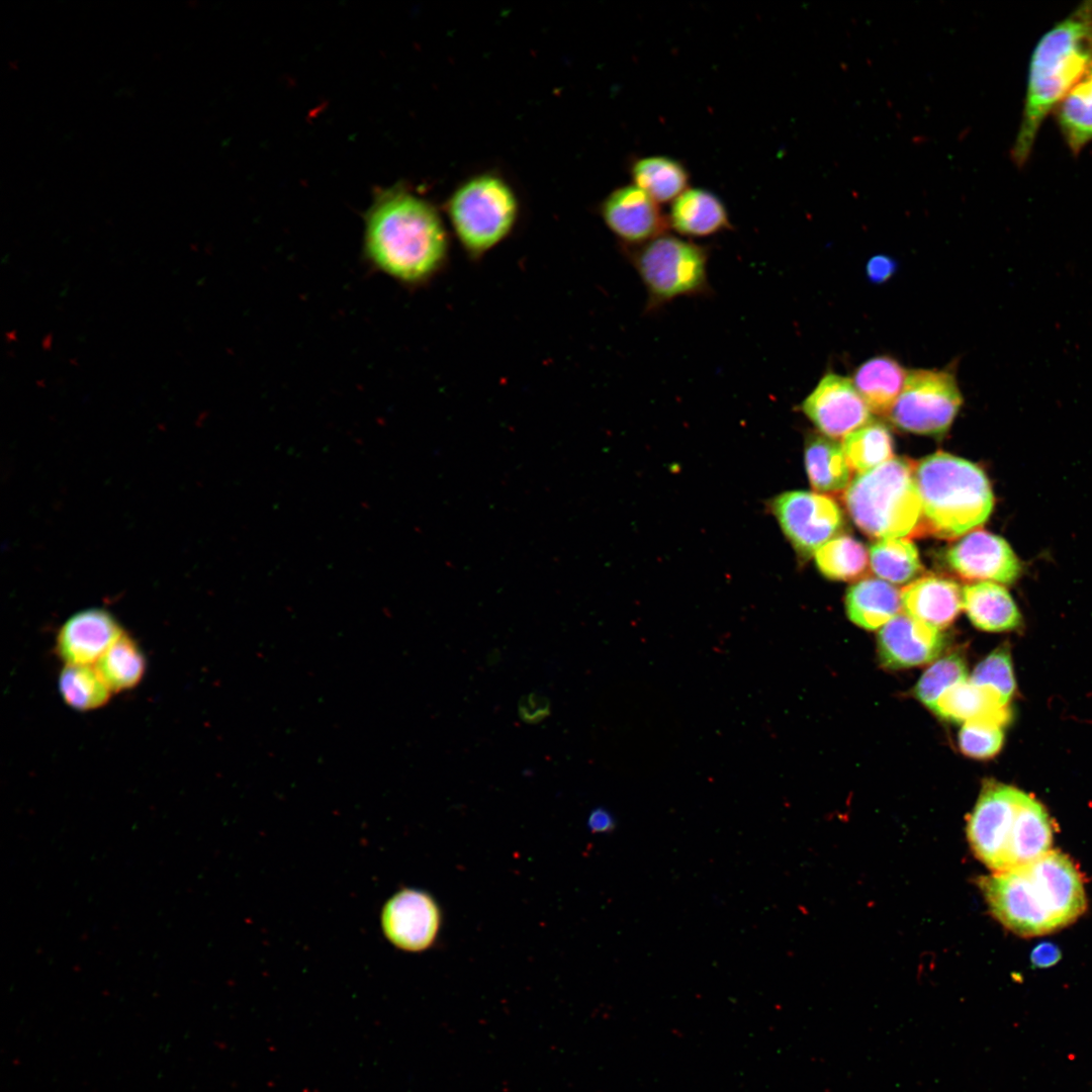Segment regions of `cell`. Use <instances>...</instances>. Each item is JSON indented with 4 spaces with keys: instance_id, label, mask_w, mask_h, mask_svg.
I'll use <instances>...</instances> for the list:
<instances>
[{
    "instance_id": "6da1fadb",
    "label": "cell",
    "mask_w": 1092,
    "mask_h": 1092,
    "mask_svg": "<svg viewBox=\"0 0 1092 1092\" xmlns=\"http://www.w3.org/2000/svg\"><path fill=\"white\" fill-rule=\"evenodd\" d=\"M448 240L427 201L402 191L381 194L369 209L364 255L372 267L406 284L428 280L443 265Z\"/></svg>"
},
{
    "instance_id": "7a4b0ae2",
    "label": "cell",
    "mask_w": 1092,
    "mask_h": 1092,
    "mask_svg": "<svg viewBox=\"0 0 1092 1092\" xmlns=\"http://www.w3.org/2000/svg\"><path fill=\"white\" fill-rule=\"evenodd\" d=\"M1092 67V0L1082 2L1037 41L1029 62L1024 107L1013 161L1030 156L1042 121Z\"/></svg>"
},
{
    "instance_id": "3957f363",
    "label": "cell",
    "mask_w": 1092,
    "mask_h": 1092,
    "mask_svg": "<svg viewBox=\"0 0 1092 1092\" xmlns=\"http://www.w3.org/2000/svg\"><path fill=\"white\" fill-rule=\"evenodd\" d=\"M914 477L921 499L915 536L957 539L992 513L991 484L975 463L938 451L914 463Z\"/></svg>"
},
{
    "instance_id": "277c9868",
    "label": "cell",
    "mask_w": 1092,
    "mask_h": 1092,
    "mask_svg": "<svg viewBox=\"0 0 1092 1092\" xmlns=\"http://www.w3.org/2000/svg\"><path fill=\"white\" fill-rule=\"evenodd\" d=\"M914 463L893 457L851 479L843 491V503L864 534L881 540L915 536L921 499Z\"/></svg>"
},
{
    "instance_id": "5b68a950",
    "label": "cell",
    "mask_w": 1092,
    "mask_h": 1092,
    "mask_svg": "<svg viewBox=\"0 0 1092 1092\" xmlns=\"http://www.w3.org/2000/svg\"><path fill=\"white\" fill-rule=\"evenodd\" d=\"M623 250L645 287V313H655L678 297L712 294L708 247L665 233Z\"/></svg>"
},
{
    "instance_id": "8992f818",
    "label": "cell",
    "mask_w": 1092,
    "mask_h": 1092,
    "mask_svg": "<svg viewBox=\"0 0 1092 1092\" xmlns=\"http://www.w3.org/2000/svg\"><path fill=\"white\" fill-rule=\"evenodd\" d=\"M518 206L511 188L500 179L475 177L451 197L448 213L460 243L469 254L479 256L511 232Z\"/></svg>"
},
{
    "instance_id": "52a82bcc",
    "label": "cell",
    "mask_w": 1092,
    "mask_h": 1092,
    "mask_svg": "<svg viewBox=\"0 0 1092 1092\" xmlns=\"http://www.w3.org/2000/svg\"><path fill=\"white\" fill-rule=\"evenodd\" d=\"M962 403V393L952 372L914 369L908 371L888 418L903 431L940 436L950 428Z\"/></svg>"
},
{
    "instance_id": "ba28073f",
    "label": "cell",
    "mask_w": 1092,
    "mask_h": 1092,
    "mask_svg": "<svg viewBox=\"0 0 1092 1092\" xmlns=\"http://www.w3.org/2000/svg\"><path fill=\"white\" fill-rule=\"evenodd\" d=\"M1023 793L988 781L968 819L967 836L972 850L995 873L1009 868L1012 830Z\"/></svg>"
},
{
    "instance_id": "9c48e42d",
    "label": "cell",
    "mask_w": 1092,
    "mask_h": 1092,
    "mask_svg": "<svg viewBox=\"0 0 1092 1092\" xmlns=\"http://www.w3.org/2000/svg\"><path fill=\"white\" fill-rule=\"evenodd\" d=\"M768 509L801 559L814 556L843 527L840 508L822 493L785 491L768 502Z\"/></svg>"
},
{
    "instance_id": "30bf717a",
    "label": "cell",
    "mask_w": 1092,
    "mask_h": 1092,
    "mask_svg": "<svg viewBox=\"0 0 1092 1092\" xmlns=\"http://www.w3.org/2000/svg\"><path fill=\"white\" fill-rule=\"evenodd\" d=\"M979 885L991 912L1011 931L1032 936L1058 929L1025 867L983 877Z\"/></svg>"
},
{
    "instance_id": "8fae6325",
    "label": "cell",
    "mask_w": 1092,
    "mask_h": 1092,
    "mask_svg": "<svg viewBox=\"0 0 1092 1092\" xmlns=\"http://www.w3.org/2000/svg\"><path fill=\"white\" fill-rule=\"evenodd\" d=\"M800 407L822 435L831 439H843L872 420V412L852 380L833 372L820 378Z\"/></svg>"
},
{
    "instance_id": "7c38bea8",
    "label": "cell",
    "mask_w": 1092,
    "mask_h": 1092,
    "mask_svg": "<svg viewBox=\"0 0 1092 1092\" xmlns=\"http://www.w3.org/2000/svg\"><path fill=\"white\" fill-rule=\"evenodd\" d=\"M945 559L950 569L966 580L1010 584L1021 572L1020 562L1009 544L1000 536L981 529L952 544Z\"/></svg>"
},
{
    "instance_id": "4fadbf2b",
    "label": "cell",
    "mask_w": 1092,
    "mask_h": 1092,
    "mask_svg": "<svg viewBox=\"0 0 1092 1092\" xmlns=\"http://www.w3.org/2000/svg\"><path fill=\"white\" fill-rule=\"evenodd\" d=\"M601 215L624 247L647 243L668 229L659 203L634 184L611 192L602 203Z\"/></svg>"
},
{
    "instance_id": "5bb4252c",
    "label": "cell",
    "mask_w": 1092,
    "mask_h": 1092,
    "mask_svg": "<svg viewBox=\"0 0 1092 1092\" xmlns=\"http://www.w3.org/2000/svg\"><path fill=\"white\" fill-rule=\"evenodd\" d=\"M440 910L423 891L405 889L385 904L381 924L387 938L397 947L419 951L435 940L440 926Z\"/></svg>"
},
{
    "instance_id": "9a60e30c",
    "label": "cell",
    "mask_w": 1092,
    "mask_h": 1092,
    "mask_svg": "<svg viewBox=\"0 0 1092 1092\" xmlns=\"http://www.w3.org/2000/svg\"><path fill=\"white\" fill-rule=\"evenodd\" d=\"M944 644L939 630L906 613L897 614L882 626L877 637L880 663L891 670L929 663L940 655Z\"/></svg>"
},
{
    "instance_id": "2e32d148",
    "label": "cell",
    "mask_w": 1092,
    "mask_h": 1092,
    "mask_svg": "<svg viewBox=\"0 0 1092 1092\" xmlns=\"http://www.w3.org/2000/svg\"><path fill=\"white\" fill-rule=\"evenodd\" d=\"M124 633L108 611L90 608L68 618L57 635L56 649L66 664H92Z\"/></svg>"
},
{
    "instance_id": "e0dca14e",
    "label": "cell",
    "mask_w": 1092,
    "mask_h": 1092,
    "mask_svg": "<svg viewBox=\"0 0 1092 1092\" xmlns=\"http://www.w3.org/2000/svg\"><path fill=\"white\" fill-rule=\"evenodd\" d=\"M901 603L912 618L936 630L945 629L963 608V588L949 578L926 575L901 590Z\"/></svg>"
},
{
    "instance_id": "ac0fdd59",
    "label": "cell",
    "mask_w": 1092,
    "mask_h": 1092,
    "mask_svg": "<svg viewBox=\"0 0 1092 1092\" xmlns=\"http://www.w3.org/2000/svg\"><path fill=\"white\" fill-rule=\"evenodd\" d=\"M668 228L688 238H706L733 229L726 205L710 190L689 187L670 204Z\"/></svg>"
},
{
    "instance_id": "d6986e66",
    "label": "cell",
    "mask_w": 1092,
    "mask_h": 1092,
    "mask_svg": "<svg viewBox=\"0 0 1092 1092\" xmlns=\"http://www.w3.org/2000/svg\"><path fill=\"white\" fill-rule=\"evenodd\" d=\"M1008 705L992 689L968 679L947 690L930 710L949 722L981 721L1003 727L1011 718Z\"/></svg>"
},
{
    "instance_id": "ffe728a7",
    "label": "cell",
    "mask_w": 1092,
    "mask_h": 1092,
    "mask_svg": "<svg viewBox=\"0 0 1092 1092\" xmlns=\"http://www.w3.org/2000/svg\"><path fill=\"white\" fill-rule=\"evenodd\" d=\"M963 609L975 627L988 632L1018 629L1020 612L1008 590L993 581H978L963 587Z\"/></svg>"
},
{
    "instance_id": "44dd1931",
    "label": "cell",
    "mask_w": 1092,
    "mask_h": 1092,
    "mask_svg": "<svg viewBox=\"0 0 1092 1092\" xmlns=\"http://www.w3.org/2000/svg\"><path fill=\"white\" fill-rule=\"evenodd\" d=\"M1053 825L1040 802L1023 793L1013 825L1008 870L1026 866L1051 850ZM1007 870V871H1008Z\"/></svg>"
},
{
    "instance_id": "7402d4cb",
    "label": "cell",
    "mask_w": 1092,
    "mask_h": 1092,
    "mask_svg": "<svg viewBox=\"0 0 1092 1092\" xmlns=\"http://www.w3.org/2000/svg\"><path fill=\"white\" fill-rule=\"evenodd\" d=\"M907 374L896 359L881 355L860 364L853 373L852 383L872 413L888 417Z\"/></svg>"
},
{
    "instance_id": "603a6c76",
    "label": "cell",
    "mask_w": 1092,
    "mask_h": 1092,
    "mask_svg": "<svg viewBox=\"0 0 1092 1092\" xmlns=\"http://www.w3.org/2000/svg\"><path fill=\"white\" fill-rule=\"evenodd\" d=\"M848 618L857 626L875 630L894 618L902 607L901 592L878 578H863L846 594Z\"/></svg>"
},
{
    "instance_id": "cb8c5ba5",
    "label": "cell",
    "mask_w": 1092,
    "mask_h": 1092,
    "mask_svg": "<svg viewBox=\"0 0 1092 1092\" xmlns=\"http://www.w3.org/2000/svg\"><path fill=\"white\" fill-rule=\"evenodd\" d=\"M804 456L810 484L817 492L838 493L847 488L852 470L837 441L811 434L806 439Z\"/></svg>"
},
{
    "instance_id": "d4e9b609",
    "label": "cell",
    "mask_w": 1092,
    "mask_h": 1092,
    "mask_svg": "<svg viewBox=\"0 0 1092 1092\" xmlns=\"http://www.w3.org/2000/svg\"><path fill=\"white\" fill-rule=\"evenodd\" d=\"M633 184L657 203L672 202L689 188L690 174L678 160L662 155L634 160L630 167Z\"/></svg>"
},
{
    "instance_id": "484cf974",
    "label": "cell",
    "mask_w": 1092,
    "mask_h": 1092,
    "mask_svg": "<svg viewBox=\"0 0 1092 1092\" xmlns=\"http://www.w3.org/2000/svg\"><path fill=\"white\" fill-rule=\"evenodd\" d=\"M1061 133L1074 155L1092 141V67L1054 109Z\"/></svg>"
},
{
    "instance_id": "4316f807",
    "label": "cell",
    "mask_w": 1092,
    "mask_h": 1092,
    "mask_svg": "<svg viewBox=\"0 0 1092 1092\" xmlns=\"http://www.w3.org/2000/svg\"><path fill=\"white\" fill-rule=\"evenodd\" d=\"M95 667L111 692H120L140 682L146 659L138 643L123 633L97 660Z\"/></svg>"
},
{
    "instance_id": "83f0119b",
    "label": "cell",
    "mask_w": 1092,
    "mask_h": 1092,
    "mask_svg": "<svg viewBox=\"0 0 1092 1092\" xmlns=\"http://www.w3.org/2000/svg\"><path fill=\"white\" fill-rule=\"evenodd\" d=\"M872 570L893 583L911 581L921 570L916 546L907 538L880 540L870 548Z\"/></svg>"
},
{
    "instance_id": "f1b7e54d",
    "label": "cell",
    "mask_w": 1092,
    "mask_h": 1092,
    "mask_svg": "<svg viewBox=\"0 0 1092 1092\" xmlns=\"http://www.w3.org/2000/svg\"><path fill=\"white\" fill-rule=\"evenodd\" d=\"M819 571L827 578L851 581L862 576L870 558L866 547L850 536H837L814 554Z\"/></svg>"
},
{
    "instance_id": "f546056e",
    "label": "cell",
    "mask_w": 1092,
    "mask_h": 1092,
    "mask_svg": "<svg viewBox=\"0 0 1092 1092\" xmlns=\"http://www.w3.org/2000/svg\"><path fill=\"white\" fill-rule=\"evenodd\" d=\"M847 463L857 474L893 458V440L888 428L871 422L842 439Z\"/></svg>"
},
{
    "instance_id": "4dcf8cb0",
    "label": "cell",
    "mask_w": 1092,
    "mask_h": 1092,
    "mask_svg": "<svg viewBox=\"0 0 1092 1092\" xmlns=\"http://www.w3.org/2000/svg\"><path fill=\"white\" fill-rule=\"evenodd\" d=\"M59 691L65 703L78 711L100 708L111 694L97 668L91 664H66L59 675Z\"/></svg>"
},
{
    "instance_id": "1f68e13d",
    "label": "cell",
    "mask_w": 1092,
    "mask_h": 1092,
    "mask_svg": "<svg viewBox=\"0 0 1092 1092\" xmlns=\"http://www.w3.org/2000/svg\"><path fill=\"white\" fill-rule=\"evenodd\" d=\"M968 680V668L963 653L952 651L936 659L920 676L914 687L915 698L929 709L953 686Z\"/></svg>"
},
{
    "instance_id": "d6a6232c",
    "label": "cell",
    "mask_w": 1092,
    "mask_h": 1092,
    "mask_svg": "<svg viewBox=\"0 0 1092 1092\" xmlns=\"http://www.w3.org/2000/svg\"><path fill=\"white\" fill-rule=\"evenodd\" d=\"M970 680L992 689L1009 704L1016 688L1009 648L1000 646L988 654L975 667Z\"/></svg>"
},
{
    "instance_id": "836d02e7",
    "label": "cell",
    "mask_w": 1092,
    "mask_h": 1092,
    "mask_svg": "<svg viewBox=\"0 0 1092 1092\" xmlns=\"http://www.w3.org/2000/svg\"><path fill=\"white\" fill-rule=\"evenodd\" d=\"M1003 741L1001 726L981 721L964 723L958 736L962 753L974 759L994 757L1001 750Z\"/></svg>"
},
{
    "instance_id": "e575fe53",
    "label": "cell",
    "mask_w": 1092,
    "mask_h": 1092,
    "mask_svg": "<svg viewBox=\"0 0 1092 1092\" xmlns=\"http://www.w3.org/2000/svg\"><path fill=\"white\" fill-rule=\"evenodd\" d=\"M518 711L524 722L536 724L550 714V702L542 694L531 693L520 700Z\"/></svg>"
},
{
    "instance_id": "d590c367",
    "label": "cell",
    "mask_w": 1092,
    "mask_h": 1092,
    "mask_svg": "<svg viewBox=\"0 0 1092 1092\" xmlns=\"http://www.w3.org/2000/svg\"><path fill=\"white\" fill-rule=\"evenodd\" d=\"M897 270V262L887 255H876L872 257L866 266V272L869 280L873 283H884L888 281Z\"/></svg>"
},
{
    "instance_id": "8d00e7d4",
    "label": "cell",
    "mask_w": 1092,
    "mask_h": 1092,
    "mask_svg": "<svg viewBox=\"0 0 1092 1092\" xmlns=\"http://www.w3.org/2000/svg\"><path fill=\"white\" fill-rule=\"evenodd\" d=\"M1061 959V951L1051 942L1037 944L1030 953L1031 963L1037 968H1049Z\"/></svg>"
},
{
    "instance_id": "74e56055",
    "label": "cell",
    "mask_w": 1092,
    "mask_h": 1092,
    "mask_svg": "<svg viewBox=\"0 0 1092 1092\" xmlns=\"http://www.w3.org/2000/svg\"><path fill=\"white\" fill-rule=\"evenodd\" d=\"M588 827L593 832H609L615 827V819L607 809L596 808L588 817Z\"/></svg>"
}]
</instances>
